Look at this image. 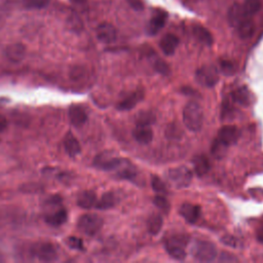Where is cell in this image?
Masks as SVG:
<instances>
[{"mask_svg": "<svg viewBox=\"0 0 263 263\" xmlns=\"http://www.w3.org/2000/svg\"><path fill=\"white\" fill-rule=\"evenodd\" d=\"M183 122L190 132H198L203 122V113L197 102H188L183 110Z\"/></svg>", "mask_w": 263, "mask_h": 263, "instance_id": "6da1fadb", "label": "cell"}, {"mask_svg": "<svg viewBox=\"0 0 263 263\" xmlns=\"http://www.w3.org/2000/svg\"><path fill=\"white\" fill-rule=\"evenodd\" d=\"M190 253L191 256L199 262H212L218 255L216 246L208 240H196L191 247Z\"/></svg>", "mask_w": 263, "mask_h": 263, "instance_id": "7a4b0ae2", "label": "cell"}, {"mask_svg": "<svg viewBox=\"0 0 263 263\" xmlns=\"http://www.w3.org/2000/svg\"><path fill=\"white\" fill-rule=\"evenodd\" d=\"M165 179L176 188L187 187L192 180V172L184 165L173 167L164 173Z\"/></svg>", "mask_w": 263, "mask_h": 263, "instance_id": "3957f363", "label": "cell"}, {"mask_svg": "<svg viewBox=\"0 0 263 263\" xmlns=\"http://www.w3.org/2000/svg\"><path fill=\"white\" fill-rule=\"evenodd\" d=\"M31 255L42 262H51L58 259V251L53 243L39 241L31 247Z\"/></svg>", "mask_w": 263, "mask_h": 263, "instance_id": "277c9868", "label": "cell"}, {"mask_svg": "<svg viewBox=\"0 0 263 263\" xmlns=\"http://www.w3.org/2000/svg\"><path fill=\"white\" fill-rule=\"evenodd\" d=\"M126 159H122L120 157L114 156L109 152H104L99 154L93 160V165L100 170L111 172V171H119L125 163Z\"/></svg>", "mask_w": 263, "mask_h": 263, "instance_id": "5b68a950", "label": "cell"}, {"mask_svg": "<svg viewBox=\"0 0 263 263\" xmlns=\"http://www.w3.org/2000/svg\"><path fill=\"white\" fill-rule=\"evenodd\" d=\"M103 226V219L95 214H85L82 215L78 219L77 227L78 229L88 235V236H93L96 235L102 228Z\"/></svg>", "mask_w": 263, "mask_h": 263, "instance_id": "8992f818", "label": "cell"}, {"mask_svg": "<svg viewBox=\"0 0 263 263\" xmlns=\"http://www.w3.org/2000/svg\"><path fill=\"white\" fill-rule=\"evenodd\" d=\"M195 81L203 87H213L219 81V72L214 66H203L196 70Z\"/></svg>", "mask_w": 263, "mask_h": 263, "instance_id": "52a82bcc", "label": "cell"}, {"mask_svg": "<svg viewBox=\"0 0 263 263\" xmlns=\"http://www.w3.org/2000/svg\"><path fill=\"white\" fill-rule=\"evenodd\" d=\"M239 136H240V132L236 126L224 125L219 129L216 139L226 147H229L237 142Z\"/></svg>", "mask_w": 263, "mask_h": 263, "instance_id": "ba28073f", "label": "cell"}, {"mask_svg": "<svg viewBox=\"0 0 263 263\" xmlns=\"http://www.w3.org/2000/svg\"><path fill=\"white\" fill-rule=\"evenodd\" d=\"M97 38L103 43H112L116 40L117 31L115 27L109 23H102L96 29Z\"/></svg>", "mask_w": 263, "mask_h": 263, "instance_id": "9c48e42d", "label": "cell"}, {"mask_svg": "<svg viewBox=\"0 0 263 263\" xmlns=\"http://www.w3.org/2000/svg\"><path fill=\"white\" fill-rule=\"evenodd\" d=\"M144 91L143 90H135L127 95L124 99H122L117 105L116 108L120 111H127L136 107L143 99H144Z\"/></svg>", "mask_w": 263, "mask_h": 263, "instance_id": "30bf717a", "label": "cell"}, {"mask_svg": "<svg viewBox=\"0 0 263 263\" xmlns=\"http://www.w3.org/2000/svg\"><path fill=\"white\" fill-rule=\"evenodd\" d=\"M4 55L12 63H20L26 55V47L22 43H12L5 48Z\"/></svg>", "mask_w": 263, "mask_h": 263, "instance_id": "8fae6325", "label": "cell"}, {"mask_svg": "<svg viewBox=\"0 0 263 263\" xmlns=\"http://www.w3.org/2000/svg\"><path fill=\"white\" fill-rule=\"evenodd\" d=\"M200 206L192 203H183L179 209V214L188 222L195 223L200 216Z\"/></svg>", "mask_w": 263, "mask_h": 263, "instance_id": "7c38bea8", "label": "cell"}, {"mask_svg": "<svg viewBox=\"0 0 263 263\" xmlns=\"http://www.w3.org/2000/svg\"><path fill=\"white\" fill-rule=\"evenodd\" d=\"M134 139L142 145L149 144L153 139V130L150 125H138L133 129Z\"/></svg>", "mask_w": 263, "mask_h": 263, "instance_id": "4fadbf2b", "label": "cell"}, {"mask_svg": "<svg viewBox=\"0 0 263 263\" xmlns=\"http://www.w3.org/2000/svg\"><path fill=\"white\" fill-rule=\"evenodd\" d=\"M179 45V38L174 34H165L159 41V47L165 55H173Z\"/></svg>", "mask_w": 263, "mask_h": 263, "instance_id": "5bb4252c", "label": "cell"}, {"mask_svg": "<svg viewBox=\"0 0 263 263\" xmlns=\"http://www.w3.org/2000/svg\"><path fill=\"white\" fill-rule=\"evenodd\" d=\"M69 119L74 126H81L87 120V114L85 110L78 105H72L69 108Z\"/></svg>", "mask_w": 263, "mask_h": 263, "instance_id": "9a60e30c", "label": "cell"}, {"mask_svg": "<svg viewBox=\"0 0 263 263\" xmlns=\"http://www.w3.org/2000/svg\"><path fill=\"white\" fill-rule=\"evenodd\" d=\"M240 39H248L252 37L255 32V24L251 16H245L236 27Z\"/></svg>", "mask_w": 263, "mask_h": 263, "instance_id": "2e32d148", "label": "cell"}, {"mask_svg": "<svg viewBox=\"0 0 263 263\" xmlns=\"http://www.w3.org/2000/svg\"><path fill=\"white\" fill-rule=\"evenodd\" d=\"M231 99L233 102L237 103L240 106L243 107H248L251 104V92L249 90V88L247 86H240L238 88H236L232 95H231Z\"/></svg>", "mask_w": 263, "mask_h": 263, "instance_id": "e0dca14e", "label": "cell"}, {"mask_svg": "<svg viewBox=\"0 0 263 263\" xmlns=\"http://www.w3.org/2000/svg\"><path fill=\"white\" fill-rule=\"evenodd\" d=\"M193 167H194V173L198 177H202L208 174V172L211 168V163L209 158L205 155H196L193 159Z\"/></svg>", "mask_w": 263, "mask_h": 263, "instance_id": "ac0fdd59", "label": "cell"}, {"mask_svg": "<svg viewBox=\"0 0 263 263\" xmlns=\"http://www.w3.org/2000/svg\"><path fill=\"white\" fill-rule=\"evenodd\" d=\"M166 17H167V14L165 12L163 11L156 12L149 22V25H148L149 34L151 35L156 34L164 26Z\"/></svg>", "mask_w": 263, "mask_h": 263, "instance_id": "d6986e66", "label": "cell"}, {"mask_svg": "<svg viewBox=\"0 0 263 263\" xmlns=\"http://www.w3.org/2000/svg\"><path fill=\"white\" fill-rule=\"evenodd\" d=\"M164 248H165V251L167 252V254L175 260L182 261L186 258V252L184 250V247H182L178 243L172 242L166 239L164 242Z\"/></svg>", "mask_w": 263, "mask_h": 263, "instance_id": "ffe728a7", "label": "cell"}, {"mask_svg": "<svg viewBox=\"0 0 263 263\" xmlns=\"http://www.w3.org/2000/svg\"><path fill=\"white\" fill-rule=\"evenodd\" d=\"M64 146H65V150L66 152L70 155V156H76L77 154L80 153L81 148H80V144L78 142V140L71 134L68 133L65 137L64 140Z\"/></svg>", "mask_w": 263, "mask_h": 263, "instance_id": "44dd1931", "label": "cell"}, {"mask_svg": "<svg viewBox=\"0 0 263 263\" xmlns=\"http://www.w3.org/2000/svg\"><path fill=\"white\" fill-rule=\"evenodd\" d=\"M97 195L93 191H83L77 197V204L82 209H90L96 205Z\"/></svg>", "mask_w": 263, "mask_h": 263, "instance_id": "7402d4cb", "label": "cell"}, {"mask_svg": "<svg viewBox=\"0 0 263 263\" xmlns=\"http://www.w3.org/2000/svg\"><path fill=\"white\" fill-rule=\"evenodd\" d=\"M245 13L242 11L241 5L238 3H234L228 11V22L232 27H237L238 24L241 22V20L245 17Z\"/></svg>", "mask_w": 263, "mask_h": 263, "instance_id": "603a6c76", "label": "cell"}, {"mask_svg": "<svg viewBox=\"0 0 263 263\" xmlns=\"http://www.w3.org/2000/svg\"><path fill=\"white\" fill-rule=\"evenodd\" d=\"M193 34H194L195 38L200 43H202L206 46H211L213 44V36L210 33V31L206 30L204 27L199 26V25H195L193 27Z\"/></svg>", "mask_w": 263, "mask_h": 263, "instance_id": "cb8c5ba5", "label": "cell"}, {"mask_svg": "<svg viewBox=\"0 0 263 263\" xmlns=\"http://www.w3.org/2000/svg\"><path fill=\"white\" fill-rule=\"evenodd\" d=\"M68 219V213L65 209H60L58 210L55 213L53 214H50L48 216H46L45 218V221L47 224H49L50 226H54V227H58V226H61L63 225Z\"/></svg>", "mask_w": 263, "mask_h": 263, "instance_id": "d4e9b609", "label": "cell"}, {"mask_svg": "<svg viewBox=\"0 0 263 263\" xmlns=\"http://www.w3.org/2000/svg\"><path fill=\"white\" fill-rule=\"evenodd\" d=\"M162 217L159 214H152L147 220V230L150 234L156 235L162 228Z\"/></svg>", "mask_w": 263, "mask_h": 263, "instance_id": "484cf974", "label": "cell"}, {"mask_svg": "<svg viewBox=\"0 0 263 263\" xmlns=\"http://www.w3.org/2000/svg\"><path fill=\"white\" fill-rule=\"evenodd\" d=\"M116 196L112 192L104 193L101 198L96 202V208L99 210H108L115 205Z\"/></svg>", "mask_w": 263, "mask_h": 263, "instance_id": "4316f807", "label": "cell"}, {"mask_svg": "<svg viewBox=\"0 0 263 263\" xmlns=\"http://www.w3.org/2000/svg\"><path fill=\"white\" fill-rule=\"evenodd\" d=\"M242 11L246 16H253L256 14L261 8L260 0H246L241 5Z\"/></svg>", "mask_w": 263, "mask_h": 263, "instance_id": "83f0119b", "label": "cell"}, {"mask_svg": "<svg viewBox=\"0 0 263 263\" xmlns=\"http://www.w3.org/2000/svg\"><path fill=\"white\" fill-rule=\"evenodd\" d=\"M156 117L151 111H141L136 117V123L138 125H151L155 122Z\"/></svg>", "mask_w": 263, "mask_h": 263, "instance_id": "f1b7e54d", "label": "cell"}, {"mask_svg": "<svg viewBox=\"0 0 263 263\" xmlns=\"http://www.w3.org/2000/svg\"><path fill=\"white\" fill-rule=\"evenodd\" d=\"M153 202L160 212H162L163 214H168V212H170V202L167 201V199L162 194L156 195L153 199Z\"/></svg>", "mask_w": 263, "mask_h": 263, "instance_id": "f546056e", "label": "cell"}, {"mask_svg": "<svg viewBox=\"0 0 263 263\" xmlns=\"http://www.w3.org/2000/svg\"><path fill=\"white\" fill-rule=\"evenodd\" d=\"M151 186L153 188V190L155 192H157L158 194H166L167 190H166V186L164 184V182L162 180H160V178H158L157 176H152L151 177Z\"/></svg>", "mask_w": 263, "mask_h": 263, "instance_id": "4dcf8cb0", "label": "cell"}, {"mask_svg": "<svg viewBox=\"0 0 263 263\" xmlns=\"http://www.w3.org/2000/svg\"><path fill=\"white\" fill-rule=\"evenodd\" d=\"M227 148L225 145H223L221 142H219L217 139H215L213 145H212V154L215 158H222L227 151Z\"/></svg>", "mask_w": 263, "mask_h": 263, "instance_id": "1f68e13d", "label": "cell"}, {"mask_svg": "<svg viewBox=\"0 0 263 263\" xmlns=\"http://www.w3.org/2000/svg\"><path fill=\"white\" fill-rule=\"evenodd\" d=\"M49 3V0H24L25 7L29 9H39L45 7Z\"/></svg>", "mask_w": 263, "mask_h": 263, "instance_id": "d6a6232c", "label": "cell"}, {"mask_svg": "<svg viewBox=\"0 0 263 263\" xmlns=\"http://www.w3.org/2000/svg\"><path fill=\"white\" fill-rule=\"evenodd\" d=\"M220 69L225 75H233L236 72L235 65L228 60H223L220 62Z\"/></svg>", "mask_w": 263, "mask_h": 263, "instance_id": "836d02e7", "label": "cell"}, {"mask_svg": "<svg viewBox=\"0 0 263 263\" xmlns=\"http://www.w3.org/2000/svg\"><path fill=\"white\" fill-rule=\"evenodd\" d=\"M66 243L68 245V247L70 249H73V250H83V241L81 238L79 237H76V236H69L67 239H66Z\"/></svg>", "mask_w": 263, "mask_h": 263, "instance_id": "e575fe53", "label": "cell"}, {"mask_svg": "<svg viewBox=\"0 0 263 263\" xmlns=\"http://www.w3.org/2000/svg\"><path fill=\"white\" fill-rule=\"evenodd\" d=\"M68 25L74 31H80L82 29V23L78 15H76L75 13H72L68 18Z\"/></svg>", "mask_w": 263, "mask_h": 263, "instance_id": "d590c367", "label": "cell"}, {"mask_svg": "<svg viewBox=\"0 0 263 263\" xmlns=\"http://www.w3.org/2000/svg\"><path fill=\"white\" fill-rule=\"evenodd\" d=\"M154 69L162 74V75H168L170 74V68L167 66V64L165 62H163L162 60H157L155 63H154Z\"/></svg>", "mask_w": 263, "mask_h": 263, "instance_id": "8d00e7d4", "label": "cell"}, {"mask_svg": "<svg viewBox=\"0 0 263 263\" xmlns=\"http://www.w3.org/2000/svg\"><path fill=\"white\" fill-rule=\"evenodd\" d=\"M221 241L226 245L229 246L231 248H238L240 246V241L238 240V238H236L235 236L232 235H225L221 238Z\"/></svg>", "mask_w": 263, "mask_h": 263, "instance_id": "74e56055", "label": "cell"}, {"mask_svg": "<svg viewBox=\"0 0 263 263\" xmlns=\"http://www.w3.org/2000/svg\"><path fill=\"white\" fill-rule=\"evenodd\" d=\"M219 261H220V262H234V261L236 262V261H238V259H237L234 255H232V254H230V253L222 252L221 255H220Z\"/></svg>", "mask_w": 263, "mask_h": 263, "instance_id": "f35d334b", "label": "cell"}, {"mask_svg": "<svg viewBox=\"0 0 263 263\" xmlns=\"http://www.w3.org/2000/svg\"><path fill=\"white\" fill-rule=\"evenodd\" d=\"M126 2L129 4V6L137 10V11H141L144 9V3L143 0H126Z\"/></svg>", "mask_w": 263, "mask_h": 263, "instance_id": "ab89813d", "label": "cell"}, {"mask_svg": "<svg viewBox=\"0 0 263 263\" xmlns=\"http://www.w3.org/2000/svg\"><path fill=\"white\" fill-rule=\"evenodd\" d=\"M82 76H83V70H82L81 68L76 67V68H74V69L72 70V72H71V77H72L73 79H75V80L80 79Z\"/></svg>", "mask_w": 263, "mask_h": 263, "instance_id": "60d3db41", "label": "cell"}, {"mask_svg": "<svg viewBox=\"0 0 263 263\" xmlns=\"http://www.w3.org/2000/svg\"><path fill=\"white\" fill-rule=\"evenodd\" d=\"M8 126V121L6 119V117L0 113V132H3L7 128Z\"/></svg>", "mask_w": 263, "mask_h": 263, "instance_id": "b9f144b4", "label": "cell"}, {"mask_svg": "<svg viewBox=\"0 0 263 263\" xmlns=\"http://www.w3.org/2000/svg\"><path fill=\"white\" fill-rule=\"evenodd\" d=\"M256 238L259 242L263 243V226H261L256 232Z\"/></svg>", "mask_w": 263, "mask_h": 263, "instance_id": "7bdbcfd3", "label": "cell"}, {"mask_svg": "<svg viewBox=\"0 0 263 263\" xmlns=\"http://www.w3.org/2000/svg\"><path fill=\"white\" fill-rule=\"evenodd\" d=\"M2 261H4V258L2 257V255L0 254V262H2Z\"/></svg>", "mask_w": 263, "mask_h": 263, "instance_id": "ee69618b", "label": "cell"}]
</instances>
